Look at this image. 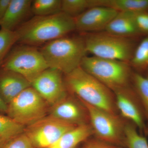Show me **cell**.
I'll use <instances>...</instances> for the list:
<instances>
[{
	"mask_svg": "<svg viewBox=\"0 0 148 148\" xmlns=\"http://www.w3.org/2000/svg\"><path fill=\"white\" fill-rule=\"evenodd\" d=\"M75 30L74 18L61 12L49 16H34L15 32L17 43L36 47L66 36Z\"/></svg>",
	"mask_w": 148,
	"mask_h": 148,
	"instance_id": "cell-1",
	"label": "cell"
},
{
	"mask_svg": "<svg viewBox=\"0 0 148 148\" xmlns=\"http://www.w3.org/2000/svg\"><path fill=\"white\" fill-rule=\"evenodd\" d=\"M64 79L68 92L84 103L119 114L113 92L80 66L64 75Z\"/></svg>",
	"mask_w": 148,
	"mask_h": 148,
	"instance_id": "cell-2",
	"label": "cell"
},
{
	"mask_svg": "<svg viewBox=\"0 0 148 148\" xmlns=\"http://www.w3.org/2000/svg\"><path fill=\"white\" fill-rule=\"evenodd\" d=\"M40 51L49 67L64 75L80 67L87 52L82 36L59 38L45 44Z\"/></svg>",
	"mask_w": 148,
	"mask_h": 148,
	"instance_id": "cell-3",
	"label": "cell"
},
{
	"mask_svg": "<svg viewBox=\"0 0 148 148\" xmlns=\"http://www.w3.org/2000/svg\"><path fill=\"white\" fill-rule=\"evenodd\" d=\"M80 66L113 92L131 85L132 72L127 62L86 56Z\"/></svg>",
	"mask_w": 148,
	"mask_h": 148,
	"instance_id": "cell-4",
	"label": "cell"
},
{
	"mask_svg": "<svg viewBox=\"0 0 148 148\" xmlns=\"http://www.w3.org/2000/svg\"><path fill=\"white\" fill-rule=\"evenodd\" d=\"M87 52L99 58L130 63L136 46L132 38L105 33H90L84 36Z\"/></svg>",
	"mask_w": 148,
	"mask_h": 148,
	"instance_id": "cell-5",
	"label": "cell"
},
{
	"mask_svg": "<svg viewBox=\"0 0 148 148\" xmlns=\"http://www.w3.org/2000/svg\"><path fill=\"white\" fill-rule=\"evenodd\" d=\"M49 68L40 51L36 47L19 44L12 47L0 68L16 72L32 83Z\"/></svg>",
	"mask_w": 148,
	"mask_h": 148,
	"instance_id": "cell-6",
	"label": "cell"
},
{
	"mask_svg": "<svg viewBox=\"0 0 148 148\" xmlns=\"http://www.w3.org/2000/svg\"><path fill=\"white\" fill-rule=\"evenodd\" d=\"M49 108L48 104L31 86L8 105L6 115L26 127L47 116Z\"/></svg>",
	"mask_w": 148,
	"mask_h": 148,
	"instance_id": "cell-7",
	"label": "cell"
},
{
	"mask_svg": "<svg viewBox=\"0 0 148 148\" xmlns=\"http://www.w3.org/2000/svg\"><path fill=\"white\" fill-rule=\"evenodd\" d=\"M83 103L88 111L89 124L93 137L111 145L125 148V128L127 121L119 114L111 113Z\"/></svg>",
	"mask_w": 148,
	"mask_h": 148,
	"instance_id": "cell-8",
	"label": "cell"
},
{
	"mask_svg": "<svg viewBox=\"0 0 148 148\" xmlns=\"http://www.w3.org/2000/svg\"><path fill=\"white\" fill-rule=\"evenodd\" d=\"M76 126L47 115L25 127L24 133L35 148H49Z\"/></svg>",
	"mask_w": 148,
	"mask_h": 148,
	"instance_id": "cell-9",
	"label": "cell"
},
{
	"mask_svg": "<svg viewBox=\"0 0 148 148\" xmlns=\"http://www.w3.org/2000/svg\"><path fill=\"white\" fill-rule=\"evenodd\" d=\"M31 84L50 107L69 93L64 82V74L53 68H49L45 70Z\"/></svg>",
	"mask_w": 148,
	"mask_h": 148,
	"instance_id": "cell-10",
	"label": "cell"
},
{
	"mask_svg": "<svg viewBox=\"0 0 148 148\" xmlns=\"http://www.w3.org/2000/svg\"><path fill=\"white\" fill-rule=\"evenodd\" d=\"M116 106L119 115L137 126L140 133H144L147 123L144 110L132 84L113 92Z\"/></svg>",
	"mask_w": 148,
	"mask_h": 148,
	"instance_id": "cell-11",
	"label": "cell"
},
{
	"mask_svg": "<svg viewBox=\"0 0 148 148\" xmlns=\"http://www.w3.org/2000/svg\"><path fill=\"white\" fill-rule=\"evenodd\" d=\"M48 115L75 126L89 124L87 108L82 101L69 92L65 98L50 107Z\"/></svg>",
	"mask_w": 148,
	"mask_h": 148,
	"instance_id": "cell-12",
	"label": "cell"
},
{
	"mask_svg": "<svg viewBox=\"0 0 148 148\" xmlns=\"http://www.w3.org/2000/svg\"><path fill=\"white\" fill-rule=\"evenodd\" d=\"M118 12L104 7L90 8L74 18L76 30L82 33H92L105 30Z\"/></svg>",
	"mask_w": 148,
	"mask_h": 148,
	"instance_id": "cell-13",
	"label": "cell"
},
{
	"mask_svg": "<svg viewBox=\"0 0 148 148\" xmlns=\"http://www.w3.org/2000/svg\"><path fill=\"white\" fill-rule=\"evenodd\" d=\"M31 86V82L20 74L0 68V98L7 105Z\"/></svg>",
	"mask_w": 148,
	"mask_h": 148,
	"instance_id": "cell-14",
	"label": "cell"
},
{
	"mask_svg": "<svg viewBox=\"0 0 148 148\" xmlns=\"http://www.w3.org/2000/svg\"><path fill=\"white\" fill-rule=\"evenodd\" d=\"M31 0H11L4 16L0 21L1 29L14 32L32 13Z\"/></svg>",
	"mask_w": 148,
	"mask_h": 148,
	"instance_id": "cell-15",
	"label": "cell"
},
{
	"mask_svg": "<svg viewBox=\"0 0 148 148\" xmlns=\"http://www.w3.org/2000/svg\"><path fill=\"white\" fill-rule=\"evenodd\" d=\"M135 14L127 12H118L105 29L106 32L130 38L142 35L135 23Z\"/></svg>",
	"mask_w": 148,
	"mask_h": 148,
	"instance_id": "cell-16",
	"label": "cell"
},
{
	"mask_svg": "<svg viewBox=\"0 0 148 148\" xmlns=\"http://www.w3.org/2000/svg\"><path fill=\"white\" fill-rule=\"evenodd\" d=\"M92 136L93 132L90 124L79 125L64 133L49 148H75Z\"/></svg>",
	"mask_w": 148,
	"mask_h": 148,
	"instance_id": "cell-17",
	"label": "cell"
},
{
	"mask_svg": "<svg viewBox=\"0 0 148 148\" xmlns=\"http://www.w3.org/2000/svg\"><path fill=\"white\" fill-rule=\"evenodd\" d=\"M91 8H109L117 11L133 13L148 12V0H91Z\"/></svg>",
	"mask_w": 148,
	"mask_h": 148,
	"instance_id": "cell-18",
	"label": "cell"
},
{
	"mask_svg": "<svg viewBox=\"0 0 148 148\" xmlns=\"http://www.w3.org/2000/svg\"><path fill=\"white\" fill-rule=\"evenodd\" d=\"M131 84L143 107L148 127V77L138 72H132Z\"/></svg>",
	"mask_w": 148,
	"mask_h": 148,
	"instance_id": "cell-19",
	"label": "cell"
},
{
	"mask_svg": "<svg viewBox=\"0 0 148 148\" xmlns=\"http://www.w3.org/2000/svg\"><path fill=\"white\" fill-rule=\"evenodd\" d=\"M25 127L6 114H0V138L8 142L24 133Z\"/></svg>",
	"mask_w": 148,
	"mask_h": 148,
	"instance_id": "cell-20",
	"label": "cell"
},
{
	"mask_svg": "<svg viewBox=\"0 0 148 148\" xmlns=\"http://www.w3.org/2000/svg\"><path fill=\"white\" fill-rule=\"evenodd\" d=\"M130 63L138 73L148 70V34L136 46Z\"/></svg>",
	"mask_w": 148,
	"mask_h": 148,
	"instance_id": "cell-21",
	"label": "cell"
},
{
	"mask_svg": "<svg viewBox=\"0 0 148 148\" xmlns=\"http://www.w3.org/2000/svg\"><path fill=\"white\" fill-rule=\"evenodd\" d=\"M138 130L134 123L127 121L125 128V148H148L147 140Z\"/></svg>",
	"mask_w": 148,
	"mask_h": 148,
	"instance_id": "cell-22",
	"label": "cell"
},
{
	"mask_svg": "<svg viewBox=\"0 0 148 148\" xmlns=\"http://www.w3.org/2000/svg\"><path fill=\"white\" fill-rule=\"evenodd\" d=\"M62 0H34L32 1V13L35 16H46L61 12Z\"/></svg>",
	"mask_w": 148,
	"mask_h": 148,
	"instance_id": "cell-23",
	"label": "cell"
},
{
	"mask_svg": "<svg viewBox=\"0 0 148 148\" xmlns=\"http://www.w3.org/2000/svg\"><path fill=\"white\" fill-rule=\"evenodd\" d=\"M90 8V0H62L61 2V12L73 18Z\"/></svg>",
	"mask_w": 148,
	"mask_h": 148,
	"instance_id": "cell-24",
	"label": "cell"
},
{
	"mask_svg": "<svg viewBox=\"0 0 148 148\" xmlns=\"http://www.w3.org/2000/svg\"><path fill=\"white\" fill-rule=\"evenodd\" d=\"M18 38L15 31L0 30V68L3 62L14 44L17 43Z\"/></svg>",
	"mask_w": 148,
	"mask_h": 148,
	"instance_id": "cell-25",
	"label": "cell"
},
{
	"mask_svg": "<svg viewBox=\"0 0 148 148\" xmlns=\"http://www.w3.org/2000/svg\"><path fill=\"white\" fill-rule=\"evenodd\" d=\"M4 148H35L29 138L22 133L8 141Z\"/></svg>",
	"mask_w": 148,
	"mask_h": 148,
	"instance_id": "cell-26",
	"label": "cell"
},
{
	"mask_svg": "<svg viewBox=\"0 0 148 148\" xmlns=\"http://www.w3.org/2000/svg\"><path fill=\"white\" fill-rule=\"evenodd\" d=\"M81 145L80 147H77V148H123L103 142L93 136L88 138Z\"/></svg>",
	"mask_w": 148,
	"mask_h": 148,
	"instance_id": "cell-27",
	"label": "cell"
},
{
	"mask_svg": "<svg viewBox=\"0 0 148 148\" xmlns=\"http://www.w3.org/2000/svg\"><path fill=\"white\" fill-rule=\"evenodd\" d=\"M135 23L142 35L148 34V12L135 14Z\"/></svg>",
	"mask_w": 148,
	"mask_h": 148,
	"instance_id": "cell-28",
	"label": "cell"
},
{
	"mask_svg": "<svg viewBox=\"0 0 148 148\" xmlns=\"http://www.w3.org/2000/svg\"><path fill=\"white\" fill-rule=\"evenodd\" d=\"M11 2V0H0V21L4 16Z\"/></svg>",
	"mask_w": 148,
	"mask_h": 148,
	"instance_id": "cell-29",
	"label": "cell"
},
{
	"mask_svg": "<svg viewBox=\"0 0 148 148\" xmlns=\"http://www.w3.org/2000/svg\"><path fill=\"white\" fill-rule=\"evenodd\" d=\"M8 110V105L0 98V114H6Z\"/></svg>",
	"mask_w": 148,
	"mask_h": 148,
	"instance_id": "cell-30",
	"label": "cell"
},
{
	"mask_svg": "<svg viewBox=\"0 0 148 148\" xmlns=\"http://www.w3.org/2000/svg\"><path fill=\"white\" fill-rule=\"evenodd\" d=\"M8 142L0 138V148H4Z\"/></svg>",
	"mask_w": 148,
	"mask_h": 148,
	"instance_id": "cell-31",
	"label": "cell"
},
{
	"mask_svg": "<svg viewBox=\"0 0 148 148\" xmlns=\"http://www.w3.org/2000/svg\"><path fill=\"white\" fill-rule=\"evenodd\" d=\"M144 133H145V134L146 135H148V127H146L145 129V130L144 131Z\"/></svg>",
	"mask_w": 148,
	"mask_h": 148,
	"instance_id": "cell-32",
	"label": "cell"
},
{
	"mask_svg": "<svg viewBox=\"0 0 148 148\" xmlns=\"http://www.w3.org/2000/svg\"><path fill=\"white\" fill-rule=\"evenodd\" d=\"M147 74H148L147 75V77H148V70H147Z\"/></svg>",
	"mask_w": 148,
	"mask_h": 148,
	"instance_id": "cell-33",
	"label": "cell"
},
{
	"mask_svg": "<svg viewBox=\"0 0 148 148\" xmlns=\"http://www.w3.org/2000/svg\"><path fill=\"white\" fill-rule=\"evenodd\" d=\"M77 147H76V148H77Z\"/></svg>",
	"mask_w": 148,
	"mask_h": 148,
	"instance_id": "cell-34",
	"label": "cell"
}]
</instances>
